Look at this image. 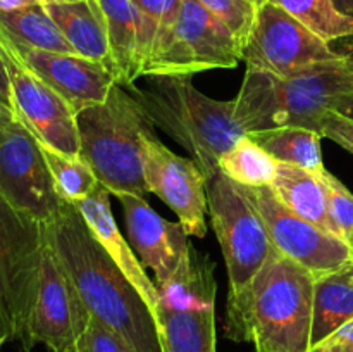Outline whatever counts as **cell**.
Masks as SVG:
<instances>
[{"label":"cell","instance_id":"42","mask_svg":"<svg viewBox=\"0 0 353 352\" xmlns=\"http://www.w3.org/2000/svg\"><path fill=\"white\" fill-rule=\"evenodd\" d=\"M6 342H9V340H7V337H6V335H3V331L0 330V351H2V345L6 344Z\"/></svg>","mask_w":353,"mask_h":352},{"label":"cell","instance_id":"38","mask_svg":"<svg viewBox=\"0 0 353 352\" xmlns=\"http://www.w3.org/2000/svg\"><path fill=\"white\" fill-rule=\"evenodd\" d=\"M333 3L341 14L353 19V0H333Z\"/></svg>","mask_w":353,"mask_h":352},{"label":"cell","instance_id":"43","mask_svg":"<svg viewBox=\"0 0 353 352\" xmlns=\"http://www.w3.org/2000/svg\"><path fill=\"white\" fill-rule=\"evenodd\" d=\"M250 2L255 3V6H257V7H261V6H264V3L268 2V0H250Z\"/></svg>","mask_w":353,"mask_h":352},{"label":"cell","instance_id":"4","mask_svg":"<svg viewBox=\"0 0 353 352\" xmlns=\"http://www.w3.org/2000/svg\"><path fill=\"white\" fill-rule=\"evenodd\" d=\"M147 85L124 86L143 106L155 128L181 145L207 179L219 173V159L245 131L234 121V100L200 92L188 76H145Z\"/></svg>","mask_w":353,"mask_h":352},{"label":"cell","instance_id":"28","mask_svg":"<svg viewBox=\"0 0 353 352\" xmlns=\"http://www.w3.org/2000/svg\"><path fill=\"white\" fill-rule=\"evenodd\" d=\"M40 145L48 169L52 173V178H54L55 190L62 200L76 204L95 192V188L99 186V179L81 157L61 154L47 145Z\"/></svg>","mask_w":353,"mask_h":352},{"label":"cell","instance_id":"20","mask_svg":"<svg viewBox=\"0 0 353 352\" xmlns=\"http://www.w3.org/2000/svg\"><path fill=\"white\" fill-rule=\"evenodd\" d=\"M353 320V261L314 276L310 347Z\"/></svg>","mask_w":353,"mask_h":352},{"label":"cell","instance_id":"9","mask_svg":"<svg viewBox=\"0 0 353 352\" xmlns=\"http://www.w3.org/2000/svg\"><path fill=\"white\" fill-rule=\"evenodd\" d=\"M343 57L345 54L333 50L326 40L271 0L259 7L250 37L243 45L247 68L281 78L303 75Z\"/></svg>","mask_w":353,"mask_h":352},{"label":"cell","instance_id":"19","mask_svg":"<svg viewBox=\"0 0 353 352\" xmlns=\"http://www.w3.org/2000/svg\"><path fill=\"white\" fill-rule=\"evenodd\" d=\"M159 307L168 309H205L216 304L217 285L214 280V262L209 255L190 247L176 271L159 283Z\"/></svg>","mask_w":353,"mask_h":352},{"label":"cell","instance_id":"8","mask_svg":"<svg viewBox=\"0 0 353 352\" xmlns=\"http://www.w3.org/2000/svg\"><path fill=\"white\" fill-rule=\"evenodd\" d=\"M209 214L226 262L230 293L248 285L274 251L261 213L243 186L223 173L207 179Z\"/></svg>","mask_w":353,"mask_h":352},{"label":"cell","instance_id":"26","mask_svg":"<svg viewBox=\"0 0 353 352\" xmlns=\"http://www.w3.org/2000/svg\"><path fill=\"white\" fill-rule=\"evenodd\" d=\"M219 173L241 186H271L278 173V161L245 135L221 155Z\"/></svg>","mask_w":353,"mask_h":352},{"label":"cell","instance_id":"36","mask_svg":"<svg viewBox=\"0 0 353 352\" xmlns=\"http://www.w3.org/2000/svg\"><path fill=\"white\" fill-rule=\"evenodd\" d=\"M0 95L3 97L9 107L12 109V104H10V86H9V76H7L6 64H3L2 54H0Z\"/></svg>","mask_w":353,"mask_h":352},{"label":"cell","instance_id":"23","mask_svg":"<svg viewBox=\"0 0 353 352\" xmlns=\"http://www.w3.org/2000/svg\"><path fill=\"white\" fill-rule=\"evenodd\" d=\"M164 352H216V309H168L155 313Z\"/></svg>","mask_w":353,"mask_h":352},{"label":"cell","instance_id":"24","mask_svg":"<svg viewBox=\"0 0 353 352\" xmlns=\"http://www.w3.org/2000/svg\"><path fill=\"white\" fill-rule=\"evenodd\" d=\"M257 141L269 155L278 162L296 166L303 171L321 175L324 171L323 150H321V135L314 130L296 126L274 128V130L254 131L247 133Z\"/></svg>","mask_w":353,"mask_h":352},{"label":"cell","instance_id":"17","mask_svg":"<svg viewBox=\"0 0 353 352\" xmlns=\"http://www.w3.org/2000/svg\"><path fill=\"white\" fill-rule=\"evenodd\" d=\"M109 195V190L99 183L95 192L90 193L86 199L76 202V206H78L81 216L85 217L93 237L100 242L107 254L114 259V262L119 266L126 278L133 283V286L140 292V295L143 297V300L148 304L155 316L159 307L157 285L148 278L143 264H141V261H138L137 254L133 252V247L121 235L116 219L112 216Z\"/></svg>","mask_w":353,"mask_h":352},{"label":"cell","instance_id":"21","mask_svg":"<svg viewBox=\"0 0 353 352\" xmlns=\"http://www.w3.org/2000/svg\"><path fill=\"white\" fill-rule=\"evenodd\" d=\"M271 188L279 202L296 216L336 235L333 223L327 216L326 186L321 179V175L303 171L286 162H278V173H276Z\"/></svg>","mask_w":353,"mask_h":352},{"label":"cell","instance_id":"10","mask_svg":"<svg viewBox=\"0 0 353 352\" xmlns=\"http://www.w3.org/2000/svg\"><path fill=\"white\" fill-rule=\"evenodd\" d=\"M0 195L41 224L50 223L64 202L40 141L16 117L0 133Z\"/></svg>","mask_w":353,"mask_h":352},{"label":"cell","instance_id":"29","mask_svg":"<svg viewBox=\"0 0 353 352\" xmlns=\"http://www.w3.org/2000/svg\"><path fill=\"white\" fill-rule=\"evenodd\" d=\"M138 14L140 71L154 48L164 40L178 19L181 0H131Z\"/></svg>","mask_w":353,"mask_h":352},{"label":"cell","instance_id":"35","mask_svg":"<svg viewBox=\"0 0 353 352\" xmlns=\"http://www.w3.org/2000/svg\"><path fill=\"white\" fill-rule=\"evenodd\" d=\"M347 57H348V62H350V68L353 71V48L350 52H348ZM333 110H336V113L343 114V116H347V117H350V119L353 121V92L348 93V95H345L343 99H341L340 102L334 106Z\"/></svg>","mask_w":353,"mask_h":352},{"label":"cell","instance_id":"3","mask_svg":"<svg viewBox=\"0 0 353 352\" xmlns=\"http://www.w3.org/2000/svg\"><path fill=\"white\" fill-rule=\"evenodd\" d=\"M352 92L353 71L347 54L292 78L247 68L234 99V121L245 133L296 126L321 135L324 114Z\"/></svg>","mask_w":353,"mask_h":352},{"label":"cell","instance_id":"11","mask_svg":"<svg viewBox=\"0 0 353 352\" xmlns=\"http://www.w3.org/2000/svg\"><path fill=\"white\" fill-rule=\"evenodd\" d=\"M0 54L9 76L14 117L19 119L40 144L61 154L79 157L74 110L43 79L38 78L30 68L24 66L2 33Z\"/></svg>","mask_w":353,"mask_h":352},{"label":"cell","instance_id":"44","mask_svg":"<svg viewBox=\"0 0 353 352\" xmlns=\"http://www.w3.org/2000/svg\"><path fill=\"white\" fill-rule=\"evenodd\" d=\"M0 104H2V106H6V107H9V104H7L6 100H3L2 95H0ZM9 109H10V107H9ZM10 110H12V109H10Z\"/></svg>","mask_w":353,"mask_h":352},{"label":"cell","instance_id":"32","mask_svg":"<svg viewBox=\"0 0 353 352\" xmlns=\"http://www.w3.org/2000/svg\"><path fill=\"white\" fill-rule=\"evenodd\" d=\"M76 352H128L119 338L107 330L97 317H90V323L79 337Z\"/></svg>","mask_w":353,"mask_h":352},{"label":"cell","instance_id":"7","mask_svg":"<svg viewBox=\"0 0 353 352\" xmlns=\"http://www.w3.org/2000/svg\"><path fill=\"white\" fill-rule=\"evenodd\" d=\"M240 61H243V48L226 24L199 0H181L174 26L141 66L140 78H190L210 69H234Z\"/></svg>","mask_w":353,"mask_h":352},{"label":"cell","instance_id":"5","mask_svg":"<svg viewBox=\"0 0 353 352\" xmlns=\"http://www.w3.org/2000/svg\"><path fill=\"white\" fill-rule=\"evenodd\" d=\"M76 128L79 157L109 193L116 197L148 193L143 137L155 131V126L130 90L116 83L102 104L76 114Z\"/></svg>","mask_w":353,"mask_h":352},{"label":"cell","instance_id":"25","mask_svg":"<svg viewBox=\"0 0 353 352\" xmlns=\"http://www.w3.org/2000/svg\"><path fill=\"white\" fill-rule=\"evenodd\" d=\"M0 31L17 45L74 54V48L69 45L41 3L16 10H0Z\"/></svg>","mask_w":353,"mask_h":352},{"label":"cell","instance_id":"15","mask_svg":"<svg viewBox=\"0 0 353 352\" xmlns=\"http://www.w3.org/2000/svg\"><path fill=\"white\" fill-rule=\"evenodd\" d=\"M2 33V31H0ZM3 35V33H2ZM14 54L55 93L69 104L74 114L85 107L102 104L117 83L116 72L100 62L78 54L47 52L17 45L3 35Z\"/></svg>","mask_w":353,"mask_h":352},{"label":"cell","instance_id":"39","mask_svg":"<svg viewBox=\"0 0 353 352\" xmlns=\"http://www.w3.org/2000/svg\"><path fill=\"white\" fill-rule=\"evenodd\" d=\"M12 119H14L12 110H10L9 107H6V106H2V104H0V133H2L3 128H6L7 124H9Z\"/></svg>","mask_w":353,"mask_h":352},{"label":"cell","instance_id":"41","mask_svg":"<svg viewBox=\"0 0 353 352\" xmlns=\"http://www.w3.org/2000/svg\"><path fill=\"white\" fill-rule=\"evenodd\" d=\"M347 244H348V248H350V257L353 261V228H352L350 235H348V238H347Z\"/></svg>","mask_w":353,"mask_h":352},{"label":"cell","instance_id":"14","mask_svg":"<svg viewBox=\"0 0 353 352\" xmlns=\"http://www.w3.org/2000/svg\"><path fill=\"white\" fill-rule=\"evenodd\" d=\"M143 166L148 192L168 204L190 237H205L209 197L200 166L165 147L155 131L143 137Z\"/></svg>","mask_w":353,"mask_h":352},{"label":"cell","instance_id":"13","mask_svg":"<svg viewBox=\"0 0 353 352\" xmlns=\"http://www.w3.org/2000/svg\"><path fill=\"white\" fill-rule=\"evenodd\" d=\"M257 207L276 251L309 269L314 276L334 271L352 261L343 238L316 226L283 206L271 186H243Z\"/></svg>","mask_w":353,"mask_h":352},{"label":"cell","instance_id":"18","mask_svg":"<svg viewBox=\"0 0 353 352\" xmlns=\"http://www.w3.org/2000/svg\"><path fill=\"white\" fill-rule=\"evenodd\" d=\"M43 7L69 45L74 48V54L100 62L116 72L109 38L97 0H78Z\"/></svg>","mask_w":353,"mask_h":352},{"label":"cell","instance_id":"1","mask_svg":"<svg viewBox=\"0 0 353 352\" xmlns=\"http://www.w3.org/2000/svg\"><path fill=\"white\" fill-rule=\"evenodd\" d=\"M45 235L90 314L112 331L128 352H164L154 313L93 237L78 206L62 202Z\"/></svg>","mask_w":353,"mask_h":352},{"label":"cell","instance_id":"27","mask_svg":"<svg viewBox=\"0 0 353 352\" xmlns=\"http://www.w3.org/2000/svg\"><path fill=\"white\" fill-rule=\"evenodd\" d=\"M283 10L305 24L327 43L353 38V19L334 7L333 0H271Z\"/></svg>","mask_w":353,"mask_h":352},{"label":"cell","instance_id":"12","mask_svg":"<svg viewBox=\"0 0 353 352\" xmlns=\"http://www.w3.org/2000/svg\"><path fill=\"white\" fill-rule=\"evenodd\" d=\"M88 307L81 300L71 278L55 257L45 235L37 299L28 323L24 351L41 344L50 352H76L79 337L90 323Z\"/></svg>","mask_w":353,"mask_h":352},{"label":"cell","instance_id":"40","mask_svg":"<svg viewBox=\"0 0 353 352\" xmlns=\"http://www.w3.org/2000/svg\"><path fill=\"white\" fill-rule=\"evenodd\" d=\"M78 2V0H40L41 6H54V3H71Z\"/></svg>","mask_w":353,"mask_h":352},{"label":"cell","instance_id":"45","mask_svg":"<svg viewBox=\"0 0 353 352\" xmlns=\"http://www.w3.org/2000/svg\"><path fill=\"white\" fill-rule=\"evenodd\" d=\"M257 352H259V351H257Z\"/></svg>","mask_w":353,"mask_h":352},{"label":"cell","instance_id":"34","mask_svg":"<svg viewBox=\"0 0 353 352\" xmlns=\"http://www.w3.org/2000/svg\"><path fill=\"white\" fill-rule=\"evenodd\" d=\"M309 352H353V320L312 345Z\"/></svg>","mask_w":353,"mask_h":352},{"label":"cell","instance_id":"16","mask_svg":"<svg viewBox=\"0 0 353 352\" xmlns=\"http://www.w3.org/2000/svg\"><path fill=\"white\" fill-rule=\"evenodd\" d=\"M117 199L124 209L130 245L141 264L155 273V285L164 283L190 252V235L179 221L172 223L155 213L143 197L123 193Z\"/></svg>","mask_w":353,"mask_h":352},{"label":"cell","instance_id":"22","mask_svg":"<svg viewBox=\"0 0 353 352\" xmlns=\"http://www.w3.org/2000/svg\"><path fill=\"white\" fill-rule=\"evenodd\" d=\"M109 38L117 85L131 86L140 79L138 14L131 0H97Z\"/></svg>","mask_w":353,"mask_h":352},{"label":"cell","instance_id":"33","mask_svg":"<svg viewBox=\"0 0 353 352\" xmlns=\"http://www.w3.org/2000/svg\"><path fill=\"white\" fill-rule=\"evenodd\" d=\"M321 137L336 141L353 154V121L336 110H327L321 123Z\"/></svg>","mask_w":353,"mask_h":352},{"label":"cell","instance_id":"31","mask_svg":"<svg viewBox=\"0 0 353 352\" xmlns=\"http://www.w3.org/2000/svg\"><path fill=\"white\" fill-rule=\"evenodd\" d=\"M321 179L326 186L327 216L338 237L347 242L353 228V193L327 169L321 173Z\"/></svg>","mask_w":353,"mask_h":352},{"label":"cell","instance_id":"30","mask_svg":"<svg viewBox=\"0 0 353 352\" xmlns=\"http://www.w3.org/2000/svg\"><path fill=\"white\" fill-rule=\"evenodd\" d=\"M199 2L209 9L221 23L226 24L228 30L234 35L238 43L243 48L254 28L259 7L250 0H199Z\"/></svg>","mask_w":353,"mask_h":352},{"label":"cell","instance_id":"2","mask_svg":"<svg viewBox=\"0 0 353 352\" xmlns=\"http://www.w3.org/2000/svg\"><path fill=\"white\" fill-rule=\"evenodd\" d=\"M314 275L279 251L240 292L228 297L226 337L259 352H309Z\"/></svg>","mask_w":353,"mask_h":352},{"label":"cell","instance_id":"37","mask_svg":"<svg viewBox=\"0 0 353 352\" xmlns=\"http://www.w3.org/2000/svg\"><path fill=\"white\" fill-rule=\"evenodd\" d=\"M37 3H40V0H0V10H16Z\"/></svg>","mask_w":353,"mask_h":352},{"label":"cell","instance_id":"6","mask_svg":"<svg viewBox=\"0 0 353 352\" xmlns=\"http://www.w3.org/2000/svg\"><path fill=\"white\" fill-rule=\"evenodd\" d=\"M45 224L14 209L0 195V330L26 347L28 323L38 292Z\"/></svg>","mask_w":353,"mask_h":352}]
</instances>
